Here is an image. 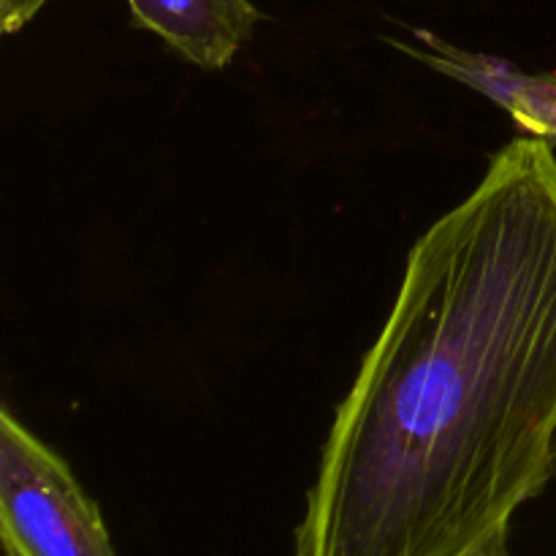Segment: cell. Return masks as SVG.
<instances>
[{"instance_id": "cell-1", "label": "cell", "mask_w": 556, "mask_h": 556, "mask_svg": "<svg viewBox=\"0 0 556 556\" xmlns=\"http://www.w3.org/2000/svg\"><path fill=\"white\" fill-rule=\"evenodd\" d=\"M556 476V152L516 136L410 248L293 556H465Z\"/></svg>"}, {"instance_id": "cell-2", "label": "cell", "mask_w": 556, "mask_h": 556, "mask_svg": "<svg viewBox=\"0 0 556 556\" xmlns=\"http://www.w3.org/2000/svg\"><path fill=\"white\" fill-rule=\"evenodd\" d=\"M0 543L3 556H117L68 462L9 407L0 410Z\"/></svg>"}, {"instance_id": "cell-3", "label": "cell", "mask_w": 556, "mask_h": 556, "mask_svg": "<svg viewBox=\"0 0 556 556\" xmlns=\"http://www.w3.org/2000/svg\"><path fill=\"white\" fill-rule=\"evenodd\" d=\"M413 38L416 43L394 41V47L492 101L521 134L556 147V74H530L510 60L454 47L429 30H416Z\"/></svg>"}, {"instance_id": "cell-4", "label": "cell", "mask_w": 556, "mask_h": 556, "mask_svg": "<svg viewBox=\"0 0 556 556\" xmlns=\"http://www.w3.org/2000/svg\"><path fill=\"white\" fill-rule=\"evenodd\" d=\"M130 20L185 63L223 71L250 41L261 14L250 0H125Z\"/></svg>"}, {"instance_id": "cell-5", "label": "cell", "mask_w": 556, "mask_h": 556, "mask_svg": "<svg viewBox=\"0 0 556 556\" xmlns=\"http://www.w3.org/2000/svg\"><path fill=\"white\" fill-rule=\"evenodd\" d=\"M47 3L49 0H0V27L5 36H14L30 25Z\"/></svg>"}, {"instance_id": "cell-6", "label": "cell", "mask_w": 556, "mask_h": 556, "mask_svg": "<svg viewBox=\"0 0 556 556\" xmlns=\"http://www.w3.org/2000/svg\"><path fill=\"white\" fill-rule=\"evenodd\" d=\"M465 556H514L508 546V530L494 532L492 538H486L481 546H476L470 554H465Z\"/></svg>"}]
</instances>
